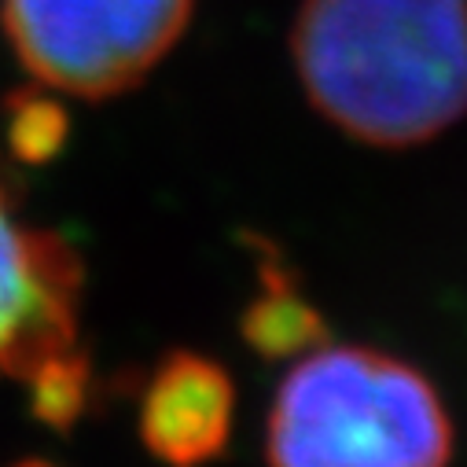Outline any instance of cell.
Instances as JSON below:
<instances>
[{"mask_svg": "<svg viewBox=\"0 0 467 467\" xmlns=\"http://www.w3.org/2000/svg\"><path fill=\"white\" fill-rule=\"evenodd\" d=\"M452 423L405 361L317 346L284 376L269 412L273 467H449Z\"/></svg>", "mask_w": 467, "mask_h": 467, "instance_id": "7a4b0ae2", "label": "cell"}, {"mask_svg": "<svg viewBox=\"0 0 467 467\" xmlns=\"http://www.w3.org/2000/svg\"><path fill=\"white\" fill-rule=\"evenodd\" d=\"M244 338L269 361L302 358L327 342V324L280 265H262V295L244 313Z\"/></svg>", "mask_w": 467, "mask_h": 467, "instance_id": "8992f818", "label": "cell"}, {"mask_svg": "<svg viewBox=\"0 0 467 467\" xmlns=\"http://www.w3.org/2000/svg\"><path fill=\"white\" fill-rule=\"evenodd\" d=\"M78 302V254L30 224L0 184V379L30 383L41 368L85 354Z\"/></svg>", "mask_w": 467, "mask_h": 467, "instance_id": "277c9868", "label": "cell"}, {"mask_svg": "<svg viewBox=\"0 0 467 467\" xmlns=\"http://www.w3.org/2000/svg\"><path fill=\"white\" fill-rule=\"evenodd\" d=\"M88 379H92V372H88V358L85 354L41 368L26 383L34 416L41 423L56 427V431L74 427L78 416L85 412V401H88Z\"/></svg>", "mask_w": 467, "mask_h": 467, "instance_id": "52a82bcc", "label": "cell"}, {"mask_svg": "<svg viewBox=\"0 0 467 467\" xmlns=\"http://www.w3.org/2000/svg\"><path fill=\"white\" fill-rule=\"evenodd\" d=\"M236 387L228 372L192 349L173 354L151 372L137 427L148 452L166 467H206L232 434Z\"/></svg>", "mask_w": 467, "mask_h": 467, "instance_id": "5b68a950", "label": "cell"}, {"mask_svg": "<svg viewBox=\"0 0 467 467\" xmlns=\"http://www.w3.org/2000/svg\"><path fill=\"white\" fill-rule=\"evenodd\" d=\"M195 0H0L23 67L56 92L103 99L144 81L192 23Z\"/></svg>", "mask_w": 467, "mask_h": 467, "instance_id": "3957f363", "label": "cell"}, {"mask_svg": "<svg viewBox=\"0 0 467 467\" xmlns=\"http://www.w3.org/2000/svg\"><path fill=\"white\" fill-rule=\"evenodd\" d=\"M8 140L23 162H48L67 140V110L52 96H19L8 103Z\"/></svg>", "mask_w": 467, "mask_h": 467, "instance_id": "ba28073f", "label": "cell"}, {"mask_svg": "<svg viewBox=\"0 0 467 467\" xmlns=\"http://www.w3.org/2000/svg\"><path fill=\"white\" fill-rule=\"evenodd\" d=\"M16 467H56V463H48V460H23V463H16Z\"/></svg>", "mask_w": 467, "mask_h": 467, "instance_id": "9c48e42d", "label": "cell"}, {"mask_svg": "<svg viewBox=\"0 0 467 467\" xmlns=\"http://www.w3.org/2000/svg\"><path fill=\"white\" fill-rule=\"evenodd\" d=\"M291 59L354 140L412 148L467 114V0H302Z\"/></svg>", "mask_w": 467, "mask_h": 467, "instance_id": "6da1fadb", "label": "cell"}]
</instances>
